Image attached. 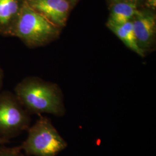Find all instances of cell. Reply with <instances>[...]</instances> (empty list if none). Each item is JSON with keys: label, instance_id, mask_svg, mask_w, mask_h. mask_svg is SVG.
<instances>
[{"label": "cell", "instance_id": "6da1fadb", "mask_svg": "<svg viewBox=\"0 0 156 156\" xmlns=\"http://www.w3.org/2000/svg\"><path fill=\"white\" fill-rule=\"evenodd\" d=\"M14 91L29 113H49L57 116L65 113L62 90L57 84L37 77H27L17 84Z\"/></svg>", "mask_w": 156, "mask_h": 156}, {"label": "cell", "instance_id": "7a4b0ae2", "mask_svg": "<svg viewBox=\"0 0 156 156\" xmlns=\"http://www.w3.org/2000/svg\"><path fill=\"white\" fill-rule=\"evenodd\" d=\"M62 29L35 11L25 1L14 37L28 48H35L48 45L57 39Z\"/></svg>", "mask_w": 156, "mask_h": 156}, {"label": "cell", "instance_id": "3957f363", "mask_svg": "<svg viewBox=\"0 0 156 156\" xmlns=\"http://www.w3.org/2000/svg\"><path fill=\"white\" fill-rule=\"evenodd\" d=\"M67 146L50 120L42 116L28 128L27 138L20 146L27 155L34 156H56Z\"/></svg>", "mask_w": 156, "mask_h": 156}, {"label": "cell", "instance_id": "277c9868", "mask_svg": "<svg viewBox=\"0 0 156 156\" xmlns=\"http://www.w3.org/2000/svg\"><path fill=\"white\" fill-rule=\"evenodd\" d=\"M30 113L23 107L15 93L0 92V136L6 139L28 129Z\"/></svg>", "mask_w": 156, "mask_h": 156}, {"label": "cell", "instance_id": "5b68a950", "mask_svg": "<svg viewBox=\"0 0 156 156\" xmlns=\"http://www.w3.org/2000/svg\"><path fill=\"white\" fill-rule=\"evenodd\" d=\"M151 9L138 10L132 19L134 34L140 48L146 53L154 46L156 17Z\"/></svg>", "mask_w": 156, "mask_h": 156}, {"label": "cell", "instance_id": "8992f818", "mask_svg": "<svg viewBox=\"0 0 156 156\" xmlns=\"http://www.w3.org/2000/svg\"><path fill=\"white\" fill-rule=\"evenodd\" d=\"M28 5L50 22L62 28L73 7L68 0H25Z\"/></svg>", "mask_w": 156, "mask_h": 156}, {"label": "cell", "instance_id": "52a82bcc", "mask_svg": "<svg viewBox=\"0 0 156 156\" xmlns=\"http://www.w3.org/2000/svg\"><path fill=\"white\" fill-rule=\"evenodd\" d=\"M25 0H0V35L14 37Z\"/></svg>", "mask_w": 156, "mask_h": 156}, {"label": "cell", "instance_id": "ba28073f", "mask_svg": "<svg viewBox=\"0 0 156 156\" xmlns=\"http://www.w3.org/2000/svg\"><path fill=\"white\" fill-rule=\"evenodd\" d=\"M139 10L138 4L117 2L109 5V16L106 24L120 25L130 21Z\"/></svg>", "mask_w": 156, "mask_h": 156}, {"label": "cell", "instance_id": "9c48e42d", "mask_svg": "<svg viewBox=\"0 0 156 156\" xmlns=\"http://www.w3.org/2000/svg\"><path fill=\"white\" fill-rule=\"evenodd\" d=\"M106 26L120 39L124 44L141 57H145V52L140 48L134 34L132 20L120 25L106 24Z\"/></svg>", "mask_w": 156, "mask_h": 156}, {"label": "cell", "instance_id": "30bf717a", "mask_svg": "<svg viewBox=\"0 0 156 156\" xmlns=\"http://www.w3.org/2000/svg\"><path fill=\"white\" fill-rule=\"evenodd\" d=\"M20 146L11 148H0V156H24Z\"/></svg>", "mask_w": 156, "mask_h": 156}, {"label": "cell", "instance_id": "8fae6325", "mask_svg": "<svg viewBox=\"0 0 156 156\" xmlns=\"http://www.w3.org/2000/svg\"><path fill=\"white\" fill-rule=\"evenodd\" d=\"M142 0H108V3L109 5H111L113 3L117 2H133L138 4Z\"/></svg>", "mask_w": 156, "mask_h": 156}, {"label": "cell", "instance_id": "7c38bea8", "mask_svg": "<svg viewBox=\"0 0 156 156\" xmlns=\"http://www.w3.org/2000/svg\"><path fill=\"white\" fill-rule=\"evenodd\" d=\"M146 4L149 9L154 10L156 8V0H146Z\"/></svg>", "mask_w": 156, "mask_h": 156}, {"label": "cell", "instance_id": "4fadbf2b", "mask_svg": "<svg viewBox=\"0 0 156 156\" xmlns=\"http://www.w3.org/2000/svg\"><path fill=\"white\" fill-rule=\"evenodd\" d=\"M4 78V72L2 69V68L0 66V92H1V88L2 87Z\"/></svg>", "mask_w": 156, "mask_h": 156}, {"label": "cell", "instance_id": "5bb4252c", "mask_svg": "<svg viewBox=\"0 0 156 156\" xmlns=\"http://www.w3.org/2000/svg\"><path fill=\"white\" fill-rule=\"evenodd\" d=\"M6 142H8V140L4 139V138H2L1 136H0V145L6 143Z\"/></svg>", "mask_w": 156, "mask_h": 156}, {"label": "cell", "instance_id": "9a60e30c", "mask_svg": "<svg viewBox=\"0 0 156 156\" xmlns=\"http://www.w3.org/2000/svg\"><path fill=\"white\" fill-rule=\"evenodd\" d=\"M71 4V5L73 6L75 5L76 4V2H78V0H68Z\"/></svg>", "mask_w": 156, "mask_h": 156}]
</instances>
